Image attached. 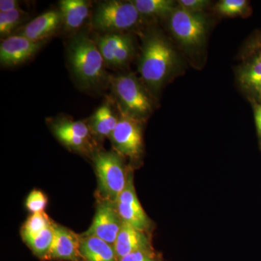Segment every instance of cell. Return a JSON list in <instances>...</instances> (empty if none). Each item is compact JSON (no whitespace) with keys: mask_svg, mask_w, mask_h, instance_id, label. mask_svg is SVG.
Wrapping results in <instances>:
<instances>
[{"mask_svg":"<svg viewBox=\"0 0 261 261\" xmlns=\"http://www.w3.org/2000/svg\"><path fill=\"white\" fill-rule=\"evenodd\" d=\"M68 59L73 77L82 88L96 89L108 81L106 65L95 41L84 33L70 41Z\"/></svg>","mask_w":261,"mask_h":261,"instance_id":"obj_1","label":"cell"},{"mask_svg":"<svg viewBox=\"0 0 261 261\" xmlns=\"http://www.w3.org/2000/svg\"><path fill=\"white\" fill-rule=\"evenodd\" d=\"M176 55L169 43L159 33L145 38L139 64V72L152 92H158L171 74Z\"/></svg>","mask_w":261,"mask_h":261,"instance_id":"obj_2","label":"cell"},{"mask_svg":"<svg viewBox=\"0 0 261 261\" xmlns=\"http://www.w3.org/2000/svg\"><path fill=\"white\" fill-rule=\"evenodd\" d=\"M141 16L132 1L99 2L92 15V27L102 34L123 33L135 27Z\"/></svg>","mask_w":261,"mask_h":261,"instance_id":"obj_3","label":"cell"},{"mask_svg":"<svg viewBox=\"0 0 261 261\" xmlns=\"http://www.w3.org/2000/svg\"><path fill=\"white\" fill-rule=\"evenodd\" d=\"M123 156L115 152H97L93 156L99 191L105 200L116 204L126 187L128 170H126Z\"/></svg>","mask_w":261,"mask_h":261,"instance_id":"obj_4","label":"cell"},{"mask_svg":"<svg viewBox=\"0 0 261 261\" xmlns=\"http://www.w3.org/2000/svg\"><path fill=\"white\" fill-rule=\"evenodd\" d=\"M118 106L138 119H144L152 111V101L143 86L133 74H123L110 80Z\"/></svg>","mask_w":261,"mask_h":261,"instance_id":"obj_5","label":"cell"},{"mask_svg":"<svg viewBox=\"0 0 261 261\" xmlns=\"http://www.w3.org/2000/svg\"><path fill=\"white\" fill-rule=\"evenodd\" d=\"M118 123L111 137L113 148L122 156L138 159L143 149L142 121L128 114L118 106Z\"/></svg>","mask_w":261,"mask_h":261,"instance_id":"obj_6","label":"cell"},{"mask_svg":"<svg viewBox=\"0 0 261 261\" xmlns=\"http://www.w3.org/2000/svg\"><path fill=\"white\" fill-rule=\"evenodd\" d=\"M169 27L175 38L186 47L200 45L205 38V19L199 13L187 11L180 7L171 13Z\"/></svg>","mask_w":261,"mask_h":261,"instance_id":"obj_7","label":"cell"},{"mask_svg":"<svg viewBox=\"0 0 261 261\" xmlns=\"http://www.w3.org/2000/svg\"><path fill=\"white\" fill-rule=\"evenodd\" d=\"M105 64L112 68H121L130 61L134 53L132 37L124 33L101 34L94 39Z\"/></svg>","mask_w":261,"mask_h":261,"instance_id":"obj_8","label":"cell"},{"mask_svg":"<svg viewBox=\"0 0 261 261\" xmlns=\"http://www.w3.org/2000/svg\"><path fill=\"white\" fill-rule=\"evenodd\" d=\"M115 205L122 221L149 232L152 224L137 197L132 169H128L126 187Z\"/></svg>","mask_w":261,"mask_h":261,"instance_id":"obj_9","label":"cell"},{"mask_svg":"<svg viewBox=\"0 0 261 261\" xmlns=\"http://www.w3.org/2000/svg\"><path fill=\"white\" fill-rule=\"evenodd\" d=\"M50 126L56 138L68 148L82 152L92 150V134L85 122L55 118L51 120Z\"/></svg>","mask_w":261,"mask_h":261,"instance_id":"obj_10","label":"cell"},{"mask_svg":"<svg viewBox=\"0 0 261 261\" xmlns=\"http://www.w3.org/2000/svg\"><path fill=\"white\" fill-rule=\"evenodd\" d=\"M46 42H36L18 34L6 38L0 44L2 66L10 68L23 64L32 59Z\"/></svg>","mask_w":261,"mask_h":261,"instance_id":"obj_11","label":"cell"},{"mask_svg":"<svg viewBox=\"0 0 261 261\" xmlns=\"http://www.w3.org/2000/svg\"><path fill=\"white\" fill-rule=\"evenodd\" d=\"M122 222L115 203L105 200L98 205L92 226L84 234L97 237L113 245L121 230Z\"/></svg>","mask_w":261,"mask_h":261,"instance_id":"obj_12","label":"cell"},{"mask_svg":"<svg viewBox=\"0 0 261 261\" xmlns=\"http://www.w3.org/2000/svg\"><path fill=\"white\" fill-rule=\"evenodd\" d=\"M53 243L44 260L85 261L80 252V236L53 223Z\"/></svg>","mask_w":261,"mask_h":261,"instance_id":"obj_13","label":"cell"},{"mask_svg":"<svg viewBox=\"0 0 261 261\" xmlns=\"http://www.w3.org/2000/svg\"><path fill=\"white\" fill-rule=\"evenodd\" d=\"M113 247L118 260L133 252L154 249L150 232L139 229L124 221L122 222Z\"/></svg>","mask_w":261,"mask_h":261,"instance_id":"obj_14","label":"cell"},{"mask_svg":"<svg viewBox=\"0 0 261 261\" xmlns=\"http://www.w3.org/2000/svg\"><path fill=\"white\" fill-rule=\"evenodd\" d=\"M63 27V19L59 10H50L42 13L27 23L18 35L23 36L36 42L47 41Z\"/></svg>","mask_w":261,"mask_h":261,"instance_id":"obj_15","label":"cell"},{"mask_svg":"<svg viewBox=\"0 0 261 261\" xmlns=\"http://www.w3.org/2000/svg\"><path fill=\"white\" fill-rule=\"evenodd\" d=\"M59 11L63 19V28L67 32H75L88 18L89 4L84 0H61Z\"/></svg>","mask_w":261,"mask_h":261,"instance_id":"obj_16","label":"cell"},{"mask_svg":"<svg viewBox=\"0 0 261 261\" xmlns=\"http://www.w3.org/2000/svg\"><path fill=\"white\" fill-rule=\"evenodd\" d=\"M111 102L108 99L99 106L87 123L92 135L99 138H111L118 123V116L114 112Z\"/></svg>","mask_w":261,"mask_h":261,"instance_id":"obj_17","label":"cell"},{"mask_svg":"<svg viewBox=\"0 0 261 261\" xmlns=\"http://www.w3.org/2000/svg\"><path fill=\"white\" fill-rule=\"evenodd\" d=\"M80 252L85 261H119L114 247L94 236H80Z\"/></svg>","mask_w":261,"mask_h":261,"instance_id":"obj_18","label":"cell"},{"mask_svg":"<svg viewBox=\"0 0 261 261\" xmlns=\"http://www.w3.org/2000/svg\"><path fill=\"white\" fill-rule=\"evenodd\" d=\"M239 81L244 89L260 97L261 51L243 67L239 75Z\"/></svg>","mask_w":261,"mask_h":261,"instance_id":"obj_19","label":"cell"},{"mask_svg":"<svg viewBox=\"0 0 261 261\" xmlns=\"http://www.w3.org/2000/svg\"><path fill=\"white\" fill-rule=\"evenodd\" d=\"M141 15L163 17L174 11L175 3L171 0H135L132 1Z\"/></svg>","mask_w":261,"mask_h":261,"instance_id":"obj_20","label":"cell"},{"mask_svg":"<svg viewBox=\"0 0 261 261\" xmlns=\"http://www.w3.org/2000/svg\"><path fill=\"white\" fill-rule=\"evenodd\" d=\"M53 224L44 212L32 214L25 221L21 230L22 238L25 243L35 238Z\"/></svg>","mask_w":261,"mask_h":261,"instance_id":"obj_21","label":"cell"},{"mask_svg":"<svg viewBox=\"0 0 261 261\" xmlns=\"http://www.w3.org/2000/svg\"><path fill=\"white\" fill-rule=\"evenodd\" d=\"M53 236L54 228L53 223L35 238L27 242V244L37 256L44 260L53 243Z\"/></svg>","mask_w":261,"mask_h":261,"instance_id":"obj_22","label":"cell"},{"mask_svg":"<svg viewBox=\"0 0 261 261\" xmlns=\"http://www.w3.org/2000/svg\"><path fill=\"white\" fill-rule=\"evenodd\" d=\"M28 15L21 9L8 13H0V35L1 37H9L15 32Z\"/></svg>","mask_w":261,"mask_h":261,"instance_id":"obj_23","label":"cell"},{"mask_svg":"<svg viewBox=\"0 0 261 261\" xmlns=\"http://www.w3.org/2000/svg\"><path fill=\"white\" fill-rule=\"evenodd\" d=\"M247 5L248 3L245 0H222L216 5V10L226 16H237L246 12Z\"/></svg>","mask_w":261,"mask_h":261,"instance_id":"obj_24","label":"cell"},{"mask_svg":"<svg viewBox=\"0 0 261 261\" xmlns=\"http://www.w3.org/2000/svg\"><path fill=\"white\" fill-rule=\"evenodd\" d=\"M47 203L46 196L39 190H34L29 194L27 200V207L28 210L34 214L44 212Z\"/></svg>","mask_w":261,"mask_h":261,"instance_id":"obj_25","label":"cell"},{"mask_svg":"<svg viewBox=\"0 0 261 261\" xmlns=\"http://www.w3.org/2000/svg\"><path fill=\"white\" fill-rule=\"evenodd\" d=\"M119 261H164L160 252L152 250H141L122 257Z\"/></svg>","mask_w":261,"mask_h":261,"instance_id":"obj_26","label":"cell"},{"mask_svg":"<svg viewBox=\"0 0 261 261\" xmlns=\"http://www.w3.org/2000/svg\"><path fill=\"white\" fill-rule=\"evenodd\" d=\"M178 3L182 9L192 13H198L205 9L210 4V2L206 0H179Z\"/></svg>","mask_w":261,"mask_h":261,"instance_id":"obj_27","label":"cell"},{"mask_svg":"<svg viewBox=\"0 0 261 261\" xmlns=\"http://www.w3.org/2000/svg\"><path fill=\"white\" fill-rule=\"evenodd\" d=\"M20 9V3L16 0H1L0 13H8L13 10Z\"/></svg>","mask_w":261,"mask_h":261,"instance_id":"obj_28","label":"cell"},{"mask_svg":"<svg viewBox=\"0 0 261 261\" xmlns=\"http://www.w3.org/2000/svg\"><path fill=\"white\" fill-rule=\"evenodd\" d=\"M254 116L257 134L261 137V103H255L254 106Z\"/></svg>","mask_w":261,"mask_h":261,"instance_id":"obj_29","label":"cell"},{"mask_svg":"<svg viewBox=\"0 0 261 261\" xmlns=\"http://www.w3.org/2000/svg\"><path fill=\"white\" fill-rule=\"evenodd\" d=\"M260 51H261V40H260Z\"/></svg>","mask_w":261,"mask_h":261,"instance_id":"obj_30","label":"cell"},{"mask_svg":"<svg viewBox=\"0 0 261 261\" xmlns=\"http://www.w3.org/2000/svg\"><path fill=\"white\" fill-rule=\"evenodd\" d=\"M260 99H261V95H260Z\"/></svg>","mask_w":261,"mask_h":261,"instance_id":"obj_31","label":"cell"}]
</instances>
